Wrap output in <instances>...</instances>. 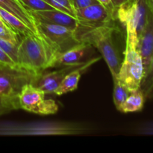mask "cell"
I'll return each mask as SVG.
<instances>
[{
  "instance_id": "cell-1",
  "label": "cell",
  "mask_w": 153,
  "mask_h": 153,
  "mask_svg": "<svg viewBox=\"0 0 153 153\" xmlns=\"http://www.w3.org/2000/svg\"><path fill=\"white\" fill-rule=\"evenodd\" d=\"M116 20L95 26L79 24L75 31L79 41L98 49L108 67L112 79L117 76L124 55L121 50L122 33L115 23Z\"/></svg>"
},
{
  "instance_id": "cell-2",
  "label": "cell",
  "mask_w": 153,
  "mask_h": 153,
  "mask_svg": "<svg viewBox=\"0 0 153 153\" xmlns=\"http://www.w3.org/2000/svg\"><path fill=\"white\" fill-rule=\"evenodd\" d=\"M58 54L39 33L32 32L21 37L18 45L16 64L36 74L52 68Z\"/></svg>"
},
{
  "instance_id": "cell-3",
  "label": "cell",
  "mask_w": 153,
  "mask_h": 153,
  "mask_svg": "<svg viewBox=\"0 0 153 153\" xmlns=\"http://www.w3.org/2000/svg\"><path fill=\"white\" fill-rule=\"evenodd\" d=\"M91 128L80 123L66 122L3 123L0 135H76L87 134Z\"/></svg>"
},
{
  "instance_id": "cell-4",
  "label": "cell",
  "mask_w": 153,
  "mask_h": 153,
  "mask_svg": "<svg viewBox=\"0 0 153 153\" xmlns=\"http://www.w3.org/2000/svg\"><path fill=\"white\" fill-rule=\"evenodd\" d=\"M143 75L144 67L137 49V40L126 37L123 59L116 78L131 93L140 89Z\"/></svg>"
},
{
  "instance_id": "cell-5",
  "label": "cell",
  "mask_w": 153,
  "mask_h": 153,
  "mask_svg": "<svg viewBox=\"0 0 153 153\" xmlns=\"http://www.w3.org/2000/svg\"><path fill=\"white\" fill-rule=\"evenodd\" d=\"M40 75L25 70L17 64L10 65L0 61V96L18 97L24 85H34Z\"/></svg>"
},
{
  "instance_id": "cell-6",
  "label": "cell",
  "mask_w": 153,
  "mask_h": 153,
  "mask_svg": "<svg viewBox=\"0 0 153 153\" xmlns=\"http://www.w3.org/2000/svg\"><path fill=\"white\" fill-rule=\"evenodd\" d=\"M46 94L33 84H26L18 95L19 108L38 115L58 113V105L55 100L45 98Z\"/></svg>"
},
{
  "instance_id": "cell-7",
  "label": "cell",
  "mask_w": 153,
  "mask_h": 153,
  "mask_svg": "<svg viewBox=\"0 0 153 153\" xmlns=\"http://www.w3.org/2000/svg\"><path fill=\"white\" fill-rule=\"evenodd\" d=\"M35 24L37 32L58 55L81 43L78 40L75 31L67 27L41 22H35Z\"/></svg>"
},
{
  "instance_id": "cell-8",
  "label": "cell",
  "mask_w": 153,
  "mask_h": 153,
  "mask_svg": "<svg viewBox=\"0 0 153 153\" xmlns=\"http://www.w3.org/2000/svg\"><path fill=\"white\" fill-rule=\"evenodd\" d=\"M75 16L79 24L89 26L102 25L116 19L114 13L109 11L100 2L76 10Z\"/></svg>"
},
{
  "instance_id": "cell-9",
  "label": "cell",
  "mask_w": 153,
  "mask_h": 153,
  "mask_svg": "<svg viewBox=\"0 0 153 153\" xmlns=\"http://www.w3.org/2000/svg\"><path fill=\"white\" fill-rule=\"evenodd\" d=\"M92 47L93 46L88 43L81 42L68 50L59 54L54 61L52 68L85 64L91 59L88 58V57H90L91 55L90 52Z\"/></svg>"
},
{
  "instance_id": "cell-10",
  "label": "cell",
  "mask_w": 153,
  "mask_h": 153,
  "mask_svg": "<svg viewBox=\"0 0 153 153\" xmlns=\"http://www.w3.org/2000/svg\"><path fill=\"white\" fill-rule=\"evenodd\" d=\"M28 11L34 18L35 22L63 25L73 31H76L79 25V22L76 16L57 9L40 10V11H31V10Z\"/></svg>"
},
{
  "instance_id": "cell-11",
  "label": "cell",
  "mask_w": 153,
  "mask_h": 153,
  "mask_svg": "<svg viewBox=\"0 0 153 153\" xmlns=\"http://www.w3.org/2000/svg\"><path fill=\"white\" fill-rule=\"evenodd\" d=\"M82 64H81V65L66 66V67H62V68L60 69V70L49 72V73H44V72H43L39 76L34 85L42 90L46 94H53L58 85L61 84L63 79H64V77L69 73L73 71L75 69H77Z\"/></svg>"
},
{
  "instance_id": "cell-12",
  "label": "cell",
  "mask_w": 153,
  "mask_h": 153,
  "mask_svg": "<svg viewBox=\"0 0 153 153\" xmlns=\"http://www.w3.org/2000/svg\"><path fill=\"white\" fill-rule=\"evenodd\" d=\"M137 49L141 56L145 71L153 58V16L151 12L146 26L138 37Z\"/></svg>"
},
{
  "instance_id": "cell-13",
  "label": "cell",
  "mask_w": 153,
  "mask_h": 153,
  "mask_svg": "<svg viewBox=\"0 0 153 153\" xmlns=\"http://www.w3.org/2000/svg\"><path fill=\"white\" fill-rule=\"evenodd\" d=\"M100 59V57L92 58L89 61H87L86 63L78 67L77 69H75L73 71L69 73L64 77V79H63L61 84L58 85V87L55 90L53 94L56 96H61L77 89L79 80H80L82 73L86 71L89 67H91L93 64L97 62Z\"/></svg>"
},
{
  "instance_id": "cell-14",
  "label": "cell",
  "mask_w": 153,
  "mask_h": 153,
  "mask_svg": "<svg viewBox=\"0 0 153 153\" xmlns=\"http://www.w3.org/2000/svg\"><path fill=\"white\" fill-rule=\"evenodd\" d=\"M0 7L17 16L33 31L37 32L35 20L19 0H0Z\"/></svg>"
},
{
  "instance_id": "cell-15",
  "label": "cell",
  "mask_w": 153,
  "mask_h": 153,
  "mask_svg": "<svg viewBox=\"0 0 153 153\" xmlns=\"http://www.w3.org/2000/svg\"><path fill=\"white\" fill-rule=\"evenodd\" d=\"M146 98L140 89L130 93L126 101L121 105L118 111L122 113H133L140 111L144 106Z\"/></svg>"
},
{
  "instance_id": "cell-16",
  "label": "cell",
  "mask_w": 153,
  "mask_h": 153,
  "mask_svg": "<svg viewBox=\"0 0 153 153\" xmlns=\"http://www.w3.org/2000/svg\"><path fill=\"white\" fill-rule=\"evenodd\" d=\"M0 18L21 37L34 32L17 16L0 7ZM36 33V32H35Z\"/></svg>"
},
{
  "instance_id": "cell-17",
  "label": "cell",
  "mask_w": 153,
  "mask_h": 153,
  "mask_svg": "<svg viewBox=\"0 0 153 153\" xmlns=\"http://www.w3.org/2000/svg\"><path fill=\"white\" fill-rule=\"evenodd\" d=\"M114 82V93L113 100L116 108H119L121 105L126 101L127 97L130 94V92L118 81L117 78L113 79Z\"/></svg>"
},
{
  "instance_id": "cell-18",
  "label": "cell",
  "mask_w": 153,
  "mask_h": 153,
  "mask_svg": "<svg viewBox=\"0 0 153 153\" xmlns=\"http://www.w3.org/2000/svg\"><path fill=\"white\" fill-rule=\"evenodd\" d=\"M19 108L18 97L0 96V116Z\"/></svg>"
},
{
  "instance_id": "cell-19",
  "label": "cell",
  "mask_w": 153,
  "mask_h": 153,
  "mask_svg": "<svg viewBox=\"0 0 153 153\" xmlns=\"http://www.w3.org/2000/svg\"><path fill=\"white\" fill-rule=\"evenodd\" d=\"M153 87V58L149 64V67L144 71L143 79L141 81L140 86V90L144 94L145 98L146 100V97L150 92L151 89Z\"/></svg>"
},
{
  "instance_id": "cell-20",
  "label": "cell",
  "mask_w": 153,
  "mask_h": 153,
  "mask_svg": "<svg viewBox=\"0 0 153 153\" xmlns=\"http://www.w3.org/2000/svg\"><path fill=\"white\" fill-rule=\"evenodd\" d=\"M21 36L10 28L2 19L0 18V37L15 45H19Z\"/></svg>"
},
{
  "instance_id": "cell-21",
  "label": "cell",
  "mask_w": 153,
  "mask_h": 153,
  "mask_svg": "<svg viewBox=\"0 0 153 153\" xmlns=\"http://www.w3.org/2000/svg\"><path fill=\"white\" fill-rule=\"evenodd\" d=\"M19 1L27 10L31 11H40V10L55 9L44 0H19Z\"/></svg>"
},
{
  "instance_id": "cell-22",
  "label": "cell",
  "mask_w": 153,
  "mask_h": 153,
  "mask_svg": "<svg viewBox=\"0 0 153 153\" xmlns=\"http://www.w3.org/2000/svg\"><path fill=\"white\" fill-rule=\"evenodd\" d=\"M55 9L66 12L75 16L76 10L70 0H44Z\"/></svg>"
},
{
  "instance_id": "cell-23",
  "label": "cell",
  "mask_w": 153,
  "mask_h": 153,
  "mask_svg": "<svg viewBox=\"0 0 153 153\" xmlns=\"http://www.w3.org/2000/svg\"><path fill=\"white\" fill-rule=\"evenodd\" d=\"M0 48L5 53H7L10 56V58L16 64L18 45L13 44V43H10V42L0 37Z\"/></svg>"
},
{
  "instance_id": "cell-24",
  "label": "cell",
  "mask_w": 153,
  "mask_h": 153,
  "mask_svg": "<svg viewBox=\"0 0 153 153\" xmlns=\"http://www.w3.org/2000/svg\"><path fill=\"white\" fill-rule=\"evenodd\" d=\"M71 2L74 7L75 10L83 8L91 4L99 2L97 0H71Z\"/></svg>"
},
{
  "instance_id": "cell-25",
  "label": "cell",
  "mask_w": 153,
  "mask_h": 153,
  "mask_svg": "<svg viewBox=\"0 0 153 153\" xmlns=\"http://www.w3.org/2000/svg\"><path fill=\"white\" fill-rule=\"evenodd\" d=\"M0 61L4 63V64H10V65H15V64H16V63L10 58V56H9L7 53H5L1 48H0Z\"/></svg>"
},
{
  "instance_id": "cell-26",
  "label": "cell",
  "mask_w": 153,
  "mask_h": 153,
  "mask_svg": "<svg viewBox=\"0 0 153 153\" xmlns=\"http://www.w3.org/2000/svg\"><path fill=\"white\" fill-rule=\"evenodd\" d=\"M97 1H98L100 4H102L105 7H106L109 11L112 12V13H114L115 15V10L114 8V6L113 4H112V2L111 0H97Z\"/></svg>"
},
{
  "instance_id": "cell-27",
  "label": "cell",
  "mask_w": 153,
  "mask_h": 153,
  "mask_svg": "<svg viewBox=\"0 0 153 153\" xmlns=\"http://www.w3.org/2000/svg\"><path fill=\"white\" fill-rule=\"evenodd\" d=\"M111 1L112 4H113L114 8L116 10L118 7H120L121 5L125 4V3L128 2L130 0H111Z\"/></svg>"
},
{
  "instance_id": "cell-28",
  "label": "cell",
  "mask_w": 153,
  "mask_h": 153,
  "mask_svg": "<svg viewBox=\"0 0 153 153\" xmlns=\"http://www.w3.org/2000/svg\"><path fill=\"white\" fill-rule=\"evenodd\" d=\"M146 2H147L148 6H149V10H150L151 13H152L153 16V0H146Z\"/></svg>"
},
{
  "instance_id": "cell-29",
  "label": "cell",
  "mask_w": 153,
  "mask_h": 153,
  "mask_svg": "<svg viewBox=\"0 0 153 153\" xmlns=\"http://www.w3.org/2000/svg\"><path fill=\"white\" fill-rule=\"evenodd\" d=\"M146 99H153V87L152 89H151L150 92L149 93V94L146 97Z\"/></svg>"
},
{
  "instance_id": "cell-30",
  "label": "cell",
  "mask_w": 153,
  "mask_h": 153,
  "mask_svg": "<svg viewBox=\"0 0 153 153\" xmlns=\"http://www.w3.org/2000/svg\"><path fill=\"white\" fill-rule=\"evenodd\" d=\"M70 1H71V0H70ZM71 3H72V2H71Z\"/></svg>"
}]
</instances>
